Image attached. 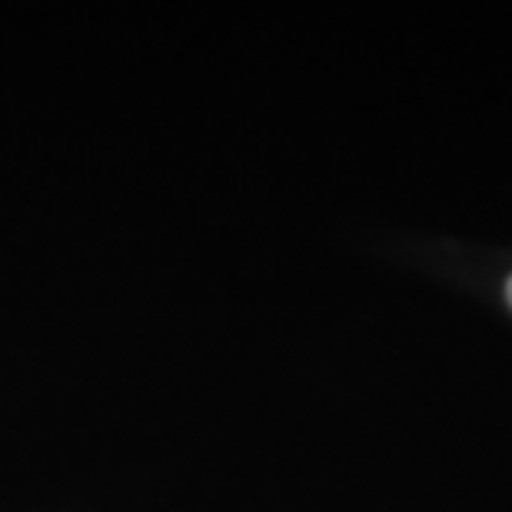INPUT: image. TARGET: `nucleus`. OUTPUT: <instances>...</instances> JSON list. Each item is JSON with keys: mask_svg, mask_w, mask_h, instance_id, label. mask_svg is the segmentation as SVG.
I'll list each match as a JSON object with an SVG mask.
<instances>
[{"mask_svg": "<svg viewBox=\"0 0 512 512\" xmlns=\"http://www.w3.org/2000/svg\"><path fill=\"white\" fill-rule=\"evenodd\" d=\"M506 296H509V306H512V276L506 280Z\"/></svg>", "mask_w": 512, "mask_h": 512, "instance_id": "nucleus-1", "label": "nucleus"}]
</instances>
